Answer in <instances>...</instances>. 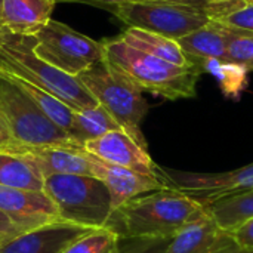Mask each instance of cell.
I'll list each match as a JSON object with an SVG mask.
<instances>
[{
	"label": "cell",
	"mask_w": 253,
	"mask_h": 253,
	"mask_svg": "<svg viewBox=\"0 0 253 253\" xmlns=\"http://www.w3.org/2000/svg\"><path fill=\"white\" fill-rule=\"evenodd\" d=\"M24 231L6 215L0 211V243H4L7 240H12L22 234Z\"/></svg>",
	"instance_id": "30"
},
{
	"label": "cell",
	"mask_w": 253,
	"mask_h": 253,
	"mask_svg": "<svg viewBox=\"0 0 253 253\" xmlns=\"http://www.w3.org/2000/svg\"><path fill=\"white\" fill-rule=\"evenodd\" d=\"M222 253H253V251H245V249L234 248V249H230V251H225V252Z\"/></svg>",
	"instance_id": "33"
},
{
	"label": "cell",
	"mask_w": 253,
	"mask_h": 253,
	"mask_svg": "<svg viewBox=\"0 0 253 253\" xmlns=\"http://www.w3.org/2000/svg\"><path fill=\"white\" fill-rule=\"evenodd\" d=\"M43 193L53 202L59 219L89 230L105 228L113 216L111 197L95 176L56 173L46 176Z\"/></svg>",
	"instance_id": "4"
},
{
	"label": "cell",
	"mask_w": 253,
	"mask_h": 253,
	"mask_svg": "<svg viewBox=\"0 0 253 253\" xmlns=\"http://www.w3.org/2000/svg\"><path fill=\"white\" fill-rule=\"evenodd\" d=\"M120 242L122 239L114 230L95 228L74 240L62 253H117Z\"/></svg>",
	"instance_id": "24"
},
{
	"label": "cell",
	"mask_w": 253,
	"mask_h": 253,
	"mask_svg": "<svg viewBox=\"0 0 253 253\" xmlns=\"http://www.w3.org/2000/svg\"><path fill=\"white\" fill-rule=\"evenodd\" d=\"M208 208L190 196L162 188L138 196L113 212L108 228L125 239H172L208 216Z\"/></svg>",
	"instance_id": "1"
},
{
	"label": "cell",
	"mask_w": 253,
	"mask_h": 253,
	"mask_svg": "<svg viewBox=\"0 0 253 253\" xmlns=\"http://www.w3.org/2000/svg\"><path fill=\"white\" fill-rule=\"evenodd\" d=\"M184 53L194 62L206 59H227V40L222 25L211 19L206 25L176 39Z\"/></svg>",
	"instance_id": "17"
},
{
	"label": "cell",
	"mask_w": 253,
	"mask_h": 253,
	"mask_svg": "<svg viewBox=\"0 0 253 253\" xmlns=\"http://www.w3.org/2000/svg\"><path fill=\"white\" fill-rule=\"evenodd\" d=\"M102 43L105 59L142 92L169 101L191 99L197 95V82L203 74L199 65L170 64L127 44L120 37L107 39Z\"/></svg>",
	"instance_id": "2"
},
{
	"label": "cell",
	"mask_w": 253,
	"mask_h": 253,
	"mask_svg": "<svg viewBox=\"0 0 253 253\" xmlns=\"http://www.w3.org/2000/svg\"><path fill=\"white\" fill-rule=\"evenodd\" d=\"M0 211L24 233L49 224L62 222L53 202L43 191L0 185Z\"/></svg>",
	"instance_id": "12"
},
{
	"label": "cell",
	"mask_w": 253,
	"mask_h": 253,
	"mask_svg": "<svg viewBox=\"0 0 253 253\" xmlns=\"http://www.w3.org/2000/svg\"><path fill=\"white\" fill-rule=\"evenodd\" d=\"M36 39L33 36L0 34V70L16 76L34 86L52 93L71 110L80 111L98 105V101L76 76H70L34 52Z\"/></svg>",
	"instance_id": "3"
},
{
	"label": "cell",
	"mask_w": 253,
	"mask_h": 253,
	"mask_svg": "<svg viewBox=\"0 0 253 253\" xmlns=\"http://www.w3.org/2000/svg\"><path fill=\"white\" fill-rule=\"evenodd\" d=\"M160 1H168L173 4H182V6H188L193 9H199L205 12L211 19H218L221 16V10L213 0H160Z\"/></svg>",
	"instance_id": "29"
},
{
	"label": "cell",
	"mask_w": 253,
	"mask_h": 253,
	"mask_svg": "<svg viewBox=\"0 0 253 253\" xmlns=\"http://www.w3.org/2000/svg\"><path fill=\"white\" fill-rule=\"evenodd\" d=\"M44 178L19 159L0 151V185L43 191Z\"/></svg>",
	"instance_id": "23"
},
{
	"label": "cell",
	"mask_w": 253,
	"mask_h": 253,
	"mask_svg": "<svg viewBox=\"0 0 253 253\" xmlns=\"http://www.w3.org/2000/svg\"><path fill=\"white\" fill-rule=\"evenodd\" d=\"M1 71V70H0ZM4 73V71H1ZM36 105L37 108L47 117L50 119L56 126H59L62 130H65L68 135L71 133L73 129V119H74V110H71L67 104H64L61 99L53 96L52 93L34 86L33 83L22 80L16 76L4 73ZM71 138V136H70Z\"/></svg>",
	"instance_id": "19"
},
{
	"label": "cell",
	"mask_w": 253,
	"mask_h": 253,
	"mask_svg": "<svg viewBox=\"0 0 253 253\" xmlns=\"http://www.w3.org/2000/svg\"><path fill=\"white\" fill-rule=\"evenodd\" d=\"M221 25L227 40V61L243 67L246 71H253V33Z\"/></svg>",
	"instance_id": "25"
},
{
	"label": "cell",
	"mask_w": 253,
	"mask_h": 253,
	"mask_svg": "<svg viewBox=\"0 0 253 253\" xmlns=\"http://www.w3.org/2000/svg\"><path fill=\"white\" fill-rule=\"evenodd\" d=\"M245 3H253V0H245Z\"/></svg>",
	"instance_id": "37"
},
{
	"label": "cell",
	"mask_w": 253,
	"mask_h": 253,
	"mask_svg": "<svg viewBox=\"0 0 253 253\" xmlns=\"http://www.w3.org/2000/svg\"><path fill=\"white\" fill-rule=\"evenodd\" d=\"M0 126L6 139L70 150H84L47 119L37 105L0 71Z\"/></svg>",
	"instance_id": "6"
},
{
	"label": "cell",
	"mask_w": 253,
	"mask_h": 253,
	"mask_svg": "<svg viewBox=\"0 0 253 253\" xmlns=\"http://www.w3.org/2000/svg\"><path fill=\"white\" fill-rule=\"evenodd\" d=\"M213 1L218 4V7L221 10V16H224V15H227V13L242 7L243 4H246L245 0H213Z\"/></svg>",
	"instance_id": "31"
},
{
	"label": "cell",
	"mask_w": 253,
	"mask_h": 253,
	"mask_svg": "<svg viewBox=\"0 0 253 253\" xmlns=\"http://www.w3.org/2000/svg\"><path fill=\"white\" fill-rule=\"evenodd\" d=\"M227 233L239 249L253 251V218L242 222L240 225Z\"/></svg>",
	"instance_id": "28"
},
{
	"label": "cell",
	"mask_w": 253,
	"mask_h": 253,
	"mask_svg": "<svg viewBox=\"0 0 253 253\" xmlns=\"http://www.w3.org/2000/svg\"><path fill=\"white\" fill-rule=\"evenodd\" d=\"M170 239H125L117 253H165Z\"/></svg>",
	"instance_id": "26"
},
{
	"label": "cell",
	"mask_w": 253,
	"mask_h": 253,
	"mask_svg": "<svg viewBox=\"0 0 253 253\" xmlns=\"http://www.w3.org/2000/svg\"><path fill=\"white\" fill-rule=\"evenodd\" d=\"M110 10L127 27L157 33L173 40L193 33L211 21L199 9L160 0L120 3Z\"/></svg>",
	"instance_id": "8"
},
{
	"label": "cell",
	"mask_w": 253,
	"mask_h": 253,
	"mask_svg": "<svg viewBox=\"0 0 253 253\" xmlns=\"http://www.w3.org/2000/svg\"><path fill=\"white\" fill-rule=\"evenodd\" d=\"M159 179L165 188L190 196L202 205L243 194L253 190V163L227 172H188L159 166Z\"/></svg>",
	"instance_id": "9"
},
{
	"label": "cell",
	"mask_w": 253,
	"mask_h": 253,
	"mask_svg": "<svg viewBox=\"0 0 253 253\" xmlns=\"http://www.w3.org/2000/svg\"><path fill=\"white\" fill-rule=\"evenodd\" d=\"M86 1H89V3H93V4H96V6H101V7H104V9H111V7H114V6H117V4H120V3H127V1H139V0H86Z\"/></svg>",
	"instance_id": "32"
},
{
	"label": "cell",
	"mask_w": 253,
	"mask_h": 253,
	"mask_svg": "<svg viewBox=\"0 0 253 253\" xmlns=\"http://www.w3.org/2000/svg\"><path fill=\"white\" fill-rule=\"evenodd\" d=\"M230 28L253 33V3H246L242 7L215 19Z\"/></svg>",
	"instance_id": "27"
},
{
	"label": "cell",
	"mask_w": 253,
	"mask_h": 253,
	"mask_svg": "<svg viewBox=\"0 0 253 253\" xmlns=\"http://www.w3.org/2000/svg\"><path fill=\"white\" fill-rule=\"evenodd\" d=\"M0 133H1V135H3V136L6 138V135H4V133H3V130H1V126H0Z\"/></svg>",
	"instance_id": "35"
},
{
	"label": "cell",
	"mask_w": 253,
	"mask_h": 253,
	"mask_svg": "<svg viewBox=\"0 0 253 253\" xmlns=\"http://www.w3.org/2000/svg\"><path fill=\"white\" fill-rule=\"evenodd\" d=\"M77 77L120 127L141 147L148 150V142L141 130V123L148 113V102L142 95L144 92L105 58Z\"/></svg>",
	"instance_id": "5"
},
{
	"label": "cell",
	"mask_w": 253,
	"mask_h": 253,
	"mask_svg": "<svg viewBox=\"0 0 253 253\" xmlns=\"http://www.w3.org/2000/svg\"><path fill=\"white\" fill-rule=\"evenodd\" d=\"M123 42H126L127 44L144 50L153 56H157L160 59H165L170 64L179 65V67H196L197 62H194L191 58H188L184 50L181 49V46L178 44L176 40L157 34V33H151V31H145V30H139V28H133V27H127L120 36H119Z\"/></svg>",
	"instance_id": "18"
},
{
	"label": "cell",
	"mask_w": 253,
	"mask_h": 253,
	"mask_svg": "<svg viewBox=\"0 0 253 253\" xmlns=\"http://www.w3.org/2000/svg\"><path fill=\"white\" fill-rule=\"evenodd\" d=\"M3 139H6V138H4V136H3V135L0 133V141H3Z\"/></svg>",
	"instance_id": "36"
},
{
	"label": "cell",
	"mask_w": 253,
	"mask_h": 253,
	"mask_svg": "<svg viewBox=\"0 0 253 253\" xmlns=\"http://www.w3.org/2000/svg\"><path fill=\"white\" fill-rule=\"evenodd\" d=\"M0 151L19 159L31 169L39 172L43 178L56 173L93 176L90 156L84 150L30 145L3 139L0 141Z\"/></svg>",
	"instance_id": "10"
},
{
	"label": "cell",
	"mask_w": 253,
	"mask_h": 253,
	"mask_svg": "<svg viewBox=\"0 0 253 253\" xmlns=\"http://www.w3.org/2000/svg\"><path fill=\"white\" fill-rule=\"evenodd\" d=\"M1 1H3V0H0V34H1V33H4V28H3V19H1Z\"/></svg>",
	"instance_id": "34"
},
{
	"label": "cell",
	"mask_w": 253,
	"mask_h": 253,
	"mask_svg": "<svg viewBox=\"0 0 253 253\" xmlns=\"http://www.w3.org/2000/svg\"><path fill=\"white\" fill-rule=\"evenodd\" d=\"M55 4L56 0H3V28L13 36H34L52 19Z\"/></svg>",
	"instance_id": "16"
},
{
	"label": "cell",
	"mask_w": 253,
	"mask_h": 253,
	"mask_svg": "<svg viewBox=\"0 0 253 253\" xmlns=\"http://www.w3.org/2000/svg\"><path fill=\"white\" fill-rule=\"evenodd\" d=\"M84 151L105 163L159 178V165H156L148 150L141 147L123 129L111 130L86 142Z\"/></svg>",
	"instance_id": "11"
},
{
	"label": "cell",
	"mask_w": 253,
	"mask_h": 253,
	"mask_svg": "<svg viewBox=\"0 0 253 253\" xmlns=\"http://www.w3.org/2000/svg\"><path fill=\"white\" fill-rule=\"evenodd\" d=\"M119 129H122L120 125L111 117V114L102 105L98 104L96 107L92 108L74 111L73 129L70 136L73 141H76L79 145L84 148L86 142Z\"/></svg>",
	"instance_id": "20"
},
{
	"label": "cell",
	"mask_w": 253,
	"mask_h": 253,
	"mask_svg": "<svg viewBox=\"0 0 253 253\" xmlns=\"http://www.w3.org/2000/svg\"><path fill=\"white\" fill-rule=\"evenodd\" d=\"M89 228L68 222H55L25 231L0 243V253H62Z\"/></svg>",
	"instance_id": "14"
},
{
	"label": "cell",
	"mask_w": 253,
	"mask_h": 253,
	"mask_svg": "<svg viewBox=\"0 0 253 253\" xmlns=\"http://www.w3.org/2000/svg\"><path fill=\"white\" fill-rule=\"evenodd\" d=\"M202 73L212 74L225 96L237 99L248 86V73L243 67L227 59H206L197 62Z\"/></svg>",
	"instance_id": "22"
},
{
	"label": "cell",
	"mask_w": 253,
	"mask_h": 253,
	"mask_svg": "<svg viewBox=\"0 0 253 253\" xmlns=\"http://www.w3.org/2000/svg\"><path fill=\"white\" fill-rule=\"evenodd\" d=\"M209 215L224 230L230 231L242 222L253 218V190L219 199L213 203L206 205Z\"/></svg>",
	"instance_id": "21"
},
{
	"label": "cell",
	"mask_w": 253,
	"mask_h": 253,
	"mask_svg": "<svg viewBox=\"0 0 253 253\" xmlns=\"http://www.w3.org/2000/svg\"><path fill=\"white\" fill-rule=\"evenodd\" d=\"M90 162L93 176L102 181L110 193L113 212L138 196L165 188V184L156 176L105 163L93 156H90Z\"/></svg>",
	"instance_id": "13"
},
{
	"label": "cell",
	"mask_w": 253,
	"mask_h": 253,
	"mask_svg": "<svg viewBox=\"0 0 253 253\" xmlns=\"http://www.w3.org/2000/svg\"><path fill=\"white\" fill-rule=\"evenodd\" d=\"M234 248L230 234L208 215L175 234L165 253H222Z\"/></svg>",
	"instance_id": "15"
},
{
	"label": "cell",
	"mask_w": 253,
	"mask_h": 253,
	"mask_svg": "<svg viewBox=\"0 0 253 253\" xmlns=\"http://www.w3.org/2000/svg\"><path fill=\"white\" fill-rule=\"evenodd\" d=\"M33 37L36 39V55L70 76L77 77L105 58L102 42H96L55 19H50Z\"/></svg>",
	"instance_id": "7"
}]
</instances>
